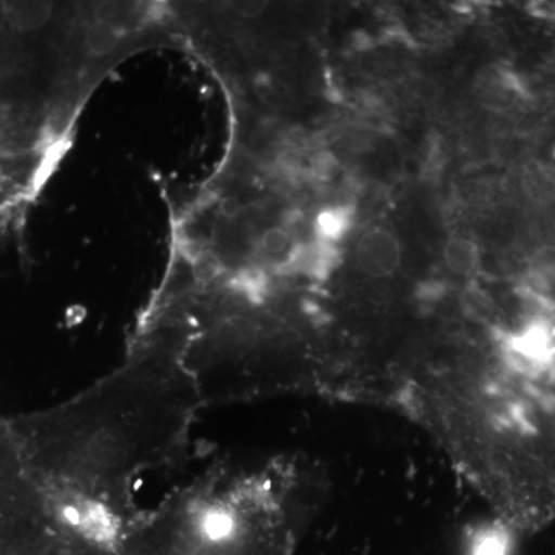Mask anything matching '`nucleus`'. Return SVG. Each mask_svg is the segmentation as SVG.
<instances>
[{"label":"nucleus","mask_w":555,"mask_h":555,"mask_svg":"<svg viewBox=\"0 0 555 555\" xmlns=\"http://www.w3.org/2000/svg\"><path fill=\"white\" fill-rule=\"evenodd\" d=\"M353 214L350 208L335 207L323 211L317 219L318 240L337 243L352 228Z\"/></svg>","instance_id":"4"},{"label":"nucleus","mask_w":555,"mask_h":555,"mask_svg":"<svg viewBox=\"0 0 555 555\" xmlns=\"http://www.w3.org/2000/svg\"><path fill=\"white\" fill-rule=\"evenodd\" d=\"M401 251L392 233L374 229L361 236L357 246V264L367 275H392L400 266Z\"/></svg>","instance_id":"2"},{"label":"nucleus","mask_w":555,"mask_h":555,"mask_svg":"<svg viewBox=\"0 0 555 555\" xmlns=\"http://www.w3.org/2000/svg\"><path fill=\"white\" fill-rule=\"evenodd\" d=\"M190 332L153 298L118 367L75 397L9 416L33 476L79 532L116 547L141 511L134 492L188 455L206 408L188 366Z\"/></svg>","instance_id":"1"},{"label":"nucleus","mask_w":555,"mask_h":555,"mask_svg":"<svg viewBox=\"0 0 555 555\" xmlns=\"http://www.w3.org/2000/svg\"><path fill=\"white\" fill-rule=\"evenodd\" d=\"M444 261L448 268L459 275H473L480 264V255L473 241L454 238L444 248Z\"/></svg>","instance_id":"3"}]
</instances>
